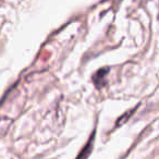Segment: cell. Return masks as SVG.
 I'll use <instances>...</instances> for the list:
<instances>
[{
	"mask_svg": "<svg viewBox=\"0 0 159 159\" xmlns=\"http://www.w3.org/2000/svg\"><path fill=\"white\" fill-rule=\"evenodd\" d=\"M109 72V69L108 68H102L100 70H98L97 72L95 73V75L93 76V81L95 83V85L100 89L105 84H106V76Z\"/></svg>",
	"mask_w": 159,
	"mask_h": 159,
	"instance_id": "1",
	"label": "cell"
},
{
	"mask_svg": "<svg viewBox=\"0 0 159 159\" xmlns=\"http://www.w3.org/2000/svg\"><path fill=\"white\" fill-rule=\"evenodd\" d=\"M94 139H95V135H92L91 139H89V142H87V144L84 146V148H83L82 150H81V152H80L79 155H77V157L75 159H87L89 158V156L91 155L92 150H93V146H94Z\"/></svg>",
	"mask_w": 159,
	"mask_h": 159,
	"instance_id": "2",
	"label": "cell"
},
{
	"mask_svg": "<svg viewBox=\"0 0 159 159\" xmlns=\"http://www.w3.org/2000/svg\"><path fill=\"white\" fill-rule=\"evenodd\" d=\"M132 112H134V110H130V111H128V113H126L125 116H124V115L122 116V117L119 119V121H118L117 125H118V126H120L122 123H123V122H126V121H128V120H129V118H130V116L132 115Z\"/></svg>",
	"mask_w": 159,
	"mask_h": 159,
	"instance_id": "3",
	"label": "cell"
}]
</instances>
